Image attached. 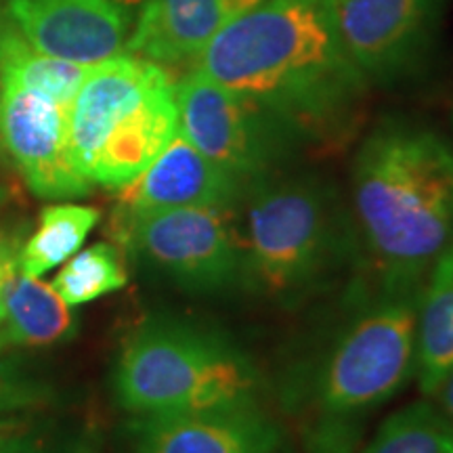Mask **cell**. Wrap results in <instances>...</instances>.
Wrapping results in <instances>:
<instances>
[{
  "label": "cell",
  "instance_id": "obj_1",
  "mask_svg": "<svg viewBox=\"0 0 453 453\" xmlns=\"http://www.w3.org/2000/svg\"><path fill=\"white\" fill-rule=\"evenodd\" d=\"M214 82L258 105L294 143H342L367 82L344 50L327 0H263L197 55Z\"/></svg>",
  "mask_w": 453,
  "mask_h": 453
},
{
  "label": "cell",
  "instance_id": "obj_2",
  "mask_svg": "<svg viewBox=\"0 0 453 453\" xmlns=\"http://www.w3.org/2000/svg\"><path fill=\"white\" fill-rule=\"evenodd\" d=\"M355 223L382 290H413L453 246V150L430 130L384 122L353 164Z\"/></svg>",
  "mask_w": 453,
  "mask_h": 453
},
{
  "label": "cell",
  "instance_id": "obj_3",
  "mask_svg": "<svg viewBox=\"0 0 453 453\" xmlns=\"http://www.w3.org/2000/svg\"><path fill=\"white\" fill-rule=\"evenodd\" d=\"M344 246L340 206L315 179L271 174L237 203V288L269 303H298L324 286Z\"/></svg>",
  "mask_w": 453,
  "mask_h": 453
},
{
  "label": "cell",
  "instance_id": "obj_4",
  "mask_svg": "<svg viewBox=\"0 0 453 453\" xmlns=\"http://www.w3.org/2000/svg\"><path fill=\"white\" fill-rule=\"evenodd\" d=\"M177 130L173 81L154 61L130 55L90 65L67 116L73 166L110 189L137 179Z\"/></svg>",
  "mask_w": 453,
  "mask_h": 453
},
{
  "label": "cell",
  "instance_id": "obj_5",
  "mask_svg": "<svg viewBox=\"0 0 453 453\" xmlns=\"http://www.w3.org/2000/svg\"><path fill=\"white\" fill-rule=\"evenodd\" d=\"M258 372L220 332L180 319H150L130 334L113 370L124 411L162 416L257 399Z\"/></svg>",
  "mask_w": 453,
  "mask_h": 453
},
{
  "label": "cell",
  "instance_id": "obj_6",
  "mask_svg": "<svg viewBox=\"0 0 453 453\" xmlns=\"http://www.w3.org/2000/svg\"><path fill=\"white\" fill-rule=\"evenodd\" d=\"M422 288H380L332 340L311 384L317 410L326 420L349 422V418L376 410L416 373Z\"/></svg>",
  "mask_w": 453,
  "mask_h": 453
},
{
  "label": "cell",
  "instance_id": "obj_7",
  "mask_svg": "<svg viewBox=\"0 0 453 453\" xmlns=\"http://www.w3.org/2000/svg\"><path fill=\"white\" fill-rule=\"evenodd\" d=\"M111 234L141 263L187 292L237 288V203L143 214L111 223Z\"/></svg>",
  "mask_w": 453,
  "mask_h": 453
},
{
  "label": "cell",
  "instance_id": "obj_8",
  "mask_svg": "<svg viewBox=\"0 0 453 453\" xmlns=\"http://www.w3.org/2000/svg\"><path fill=\"white\" fill-rule=\"evenodd\" d=\"M174 101L180 134L246 189L275 174L296 145L269 113L200 70L174 84Z\"/></svg>",
  "mask_w": 453,
  "mask_h": 453
},
{
  "label": "cell",
  "instance_id": "obj_9",
  "mask_svg": "<svg viewBox=\"0 0 453 453\" xmlns=\"http://www.w3.org/2000/svg\"><path fill=\"white\" fill-rule=\"evenodd\" d=\"M67 116L70 107L41 90L0 82V147L47 200L82 197L93 187L72 162Z\"/></svg>",
  "mask_w": 453,
  "mask_h": 453
},
{
  "label": "cell",
  "instance_id": "obj_10",
  "mask_svg": "<svg viewBox=\"0 0 453 453\" xmlns=\"http://www.w3.org/2000/svg\"><path fill=\"white\" fill-rule=\"evenodd\" d=\"M443 0H327L334 26L367 82H393L420 61Z\"/></svg>",
  "mask_w": 453,
  "mask_h": 453
},
{
  "label": "cell",
  "instance_id": "obj_11",
  "mask_svg": "<svg viewBox=\"0 0 453 453\" xmlns=\"http://www.w3.org/2000/svg\"><path fill=\"white\" fill-rule=\"evenodd\" d=\"M128 453H277L281 434L257 399L206 410L139 416Z\"/></svg>",
  "mask_w": 453,
  "mask_h": 453
},
{
  "label": "cell",
  "instance_id": "obj_12",
  "mask_svg": "<svg viewBox=\"0 0 453 453\" xmlns=\"http://www.w3.org/2000/svg\"><path fill=\"white\" fill-rule=\"evenodd\" d=\"M246 187L202 156L177 130L137 179L118 189L111 223L191 206H235Z\"/></svg>",
  "mask_w": 453,
  "mask_h": 453
},
{
  "label": "cell",
  "instance_id": "obj_13",
  "mask_svg": "<svg viewBox=\"0 0 453 453\" xmlns=\"http://www.w3.org/2000/svg\"><path fill=\"white\" fill-rule=\"evenodd\" d=\"M7 13L34 49L73 64H101L124 42L116 0H9Z\"/></svg>",
  "mask_w": 453,
  "mask_h": 453
},
{
  "label": "cell",
  "instance_id": "obj_14",
  "mask_svg": "<svg viewBox=\"0 0 453 453\" xmlns=\"http://www.w3.org/2000/svg\"><path fill=\"white\" fill-rule=\"evenodd\" d=\"M127 49L154 64L197 57L217 34L263 0H143Z\"/></svg>",
  "mask_w": 453,
  "mask_h": 453
},
{
  "label": "cell",
  "instance_id": "obj_15",
  "mask_svg": "<svg viewBox=\"0 0 453 453\" xmlns=\"http://www.w3.org/2000/svg\"><path fill=\"white\" fill-rule=\"evenodd\" d=\"M453 370V246L437 258L424 281L418 307L416 376L433 396Z\"/></svg>",
  "mask_w": 453,
  "mask_h": 453
},
{
  "label": "cell",
  "instance_id": "obj_16",
  "mask_svg": "<svg viewBox=\"0 0 453 453\" xmlns=\"http://www.w3.org/2000/svg\"><path fill=\"white\" fill-rule=\"evenodd\" d=\"M76 332V319L50 283L19 269L4 292L0 336L15 347H53Z\"/></svg>",
  "mask_w": 453,
  "mask_h": 453
},
{
  "label": "cell",
  "instance_id": "obj_17",
  "mask_svg": "<svg viewBox=\"0 0 453 453\" xmlns=\"http://www.w3.org/2000/svg\"><path fill=\"white\" fill-rule=\"evenodd\" d=\"M88 70L90 65L41 53L15 27H0V82L41 90L70 107Z\"/></svg>",
  "mask_w": 453,
  "mask_h": 453
},
{
  "label": "cell",
  "instance_id": "obj_18",
  "mask_svg": "<svg viewBox=\"0 0 453 453\" xmlns=\"http://www.w3.org/2000/svg\"><path fill=\"white\" fill-rule=\"evenodd\" d=\"M101 212L93 206L78 203H55L47 206L38 217L36 231L21 246L17 267L24 275L41 277L57 265L73 257L87 240Z\"/></svg>",
  "mask_w": 453,
  "mask_h": 453
},
{
  "label": "cell",
  "instance_id": "obj_19",
  "mask_svg": "<svg viewBox=\"0 0 453 453\" xmlns=\"http://www.w3.org/2000/svg\"><path fill=\"white\" fill-rule=\"evenodd\" d=\"M364 453H453V424L433 401L390 413Z\"/></svg>",
  "mask_w": 453,
  "mask_h": 453
},
{
  "label": "cell",
  "instance_id": "obj_20",
  "mask_svg": "<svg viewBox=\"0 0 453 453\" xmlns=\"http://www.w3.org/2000/svg\"><path fill=\"white\" fill-rule=\"evenodd\" d=\"M128 281L124 254L116 243L101 242L65 260L50 286L67 307H81L122 290Z\"/></svg>",
  "mask_w": 453,
  "mask_h": 453
},
{
  "label": "cell",
  "instance_id": "obj_21",
  "mask_svg": "<svg viewBox=\"0 0 453 453\" xmlns=\"http://www.w3.org/2000/svg\"><path fill=\"white\" fill-rule=\"evenodd\" d=\"M47 396V388L41 387V384L0 376V416L44 403Z\"/></svg>",
  "mask_w": 453,
  "mask_h": 453
},
{
  "label": "cell",
  "instance_id": "obj_22",
  "mask_svg": "<svg viewBox=\"0 0 453 453\" xmlns=\"http://www.w3.org/2000/svg\"><path fill=\"white\" fill-rule=\"evenodd\" d=\"M24 226L0 225V317H3L4 292L19 263V252L26 240Z\"/></svg>",
  "mask_w": 453,
  "mask_h": 453
},
{
  "label": "cell",
  "instance_id": "obj_23",
  "mask_svg": "<svg viewBox=\"0 0 453 453\" xmlns=\"http://www.w3.org/2000/svg\"><path fill=\"white\" fill-rule=\"evenodd\" d=\"M353 430L347 420H326L313 441L311 453H355Z\"/></svg>",
  "mask_w": 453,
  "mask_h": 453
},
{
  "label": "cell",
  "instance_id": "obj_24",
  "mask_svg": "<svg viewBox=\"0 0 453 453\" xmlns=\"http://www.w3.org/2000/svg\"><path fill=\"white\" fill-rule=\"evenodd\" d=\"M434 405L443 411V416L453 424V370L447 373L445 380L439 384L433 396H428Z\"/></svg>",
  "mask_w": 453,
  "mask_h": 453
},
{
  "label": "cell",
  "instance_id": "obj_25",
  "mask_svg": "<svg viewBox=\"0 0 453 453\" xmlns=\"http://www.w3.org/2000/svg\"><path fill=\"white\" fill-rule=\"evenodd\" d=\"M0 453H55L47 449V447L34 443L30 439H19V437H9L0 445ZM81 453V451H76Z\"/></svg>",
  "mask_w": 453,
  "mask_h": 453
},
{
  "label": "cell",
  "instance_id": "obj_26",
  "mask_svg": "<svg viewBox=\"0 0 453 453\" xmlns=\"http://www.w3.org/2000/svg\"><path fill=\"white\" fill-rule=\"evenodd\" d=\"M9 202H11V187L4 183V180H0V211H3Z\"/></svg>",
  "mask_w": 453,
  "mask_h": 453
},
{
  "label": "cell",
  "instance_id": "obj_27",
  "mask_svg": "<svg viewBox=\"0 0 453 453\" xmlns=\"http://www.w3.org/2000/svg\"><path fill=\"white\" fill-rule=\"evenodd\" d=\"M118 4H124V7H133V4H141L143 0H116Z\"/></svg>",
  "mask_w": 453,
  "mask_h": 453
},
{
  "label": "cell",
  "instance_id": "obj_28",
  "mask_svg": "<svg viewBox=\"0 0 453 453\" xmlns=\"http://www.w3.org/2000/svg\"><path fill=\"white\" fill-rule=\"evenodd\" d=\"M9 437H7V434H3V433H0V445H3L4 443V441H7Z\"/></svg>",
  "mask_w": 453,
  "mask_h": 453
},
{
  "label": "cell",
  "instance_id": "obj_29",
  "mask_svg": "<svg viewBox=\"0 0 453 453\" xmlns=\"http://www.w3.org/2000/svg\"><path fill=\"white\" fill-rule=\"evenodd\" d=\"M3 347H4V340H3V336H0V350H3Z\"/></svg>",
  "mask_w": 453,
  "mask_h": 453
},
{
  "label": "cell",
  "instance_id": "obj_30",
  "mask_svg": "<svg viewBox=\"0 0 453 453\" xmlns=\"http://www.w3.org/2000/svg\"><path fill=\"white\" fill-rule=\"evenodd\" d=\"M81 453H88V451H84V449H81Z\"/></svg>",
  "mask_w": 453,
  "mask_h": 453
}]
</instances>
